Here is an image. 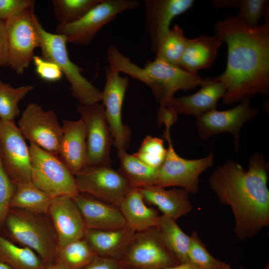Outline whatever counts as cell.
I'll list each match as a JSON object with an SVG mask.
<instances>
[{"label": "cell", "mask_w": 269, "mask_h": 269, "mask_svg": "<svg viewBox=\"0 0 269 269\" xmlns=\"http://www.w3.org/2000/svg\"><path fill=\"white\" fill-rule=\"evenodd\" d=\"M214 28L228 48L226 68L213 78L225 86L223 103L230 105L257 95H268L269 16L264 23L253 27L238 14L230 15L217 22Z\"/></svg>", "instance_id": "1"}, {"label": "cell", "mask_w": 269, "mask_h": 269, "mask_svg": "<svg viewBox=\"0 0 269 269\" xmlns=\"http://www.w3.org/2000/svg\"><path fill=\"white\" fill-rule=\"evenodd\" d=\"M269 162L263 154H253L245 169L232 160L226 161L211 173V189L223 205L230 207L234 232L240 240L255 236L269 226Z\"/></svg>", "instance_id": "2"}, {"label": "cell", "mask_w": 269, "mask_h": 269, "mask_svg": "<svg viewBox=\"0 0 269 269\" xmlns=\"http://www.w3.org/2000/svg\"><path fill=\"white\" fill-rule=\"evenodd\" d=\"M106 55L109 65L148 87L159 106H168L177 91L194 89L204 80L197 74L157 58L147 61L143 67H140L113 44L108 46Z\"/></svg>", "instance_id": "3"}, {"label": "cell", "mask_w": 269, "mask_h": 269, "mask_svg": "<svg viewBox=\"0 0 269 269\" xmlns=\"http://www.w3.org/2000/svg\"><path fill=\"white\" fill-rule=\"evenodd\" d=\"M3 227L9 238L7 239L30 248L46 265L55 263L59 245L55 230L47 214L10 208Z\"/></svg>", "instance_id": "4"}, {"label": "cell", "mask_w": 269, "mask_h": 269, "mask_svg": "<svg viewBox=\"0 0 269 269\" xmlns=\"http://www.w3.org/2000/svg\"><path fill=\"white\" fill-rule=\"evenodd\" d=\"M37 26L40 37L41 57L57 65L70 84L73 97L82 105H91L101 101L102 92L81 74L83 69L70 60L65 36L46 31L39 20Z\"/></svg>", "instance_id": "5"}, {"label": "cell", "mask_w": 269, "mask_h": 269, "mask_svg": "<svg viewBox=\"0 0 269 269\" xmlns=\"http://www.w3.org/2000/svg\"><path fill=\"white\" fill-rule=\"evenodd\" d=\"M31 180L37 188L52 198L74 197L79 192L74 175L59 156L30 143Z\"/></svg>", "instance_id": "6"}, {"label": "cell", "mask_w": 269, "mask_h": 269, "mask_svg": "<svg viewBox=\"0 0 269 269\" xmlns=\"http://www.w3.org/2000/svg\"><path fill=\"white\" fill-rule=\"evenodd\" d=\"M137 0H101L79 19L72 23L58 24L56 33L64 35L67 42L87 45L106 24L123 11L140 5Z\"/></svg>", "instance_id": "7"}, {"label": "cell", "mask_w": 269, "mask_h": 269, "mask_svg": "<svg viewBox=\"0 0 269 269\" xmlns=\"http://www.w3.org/2000/svg\"><path fill=\"white\" fill-rule=\"evenodd\" d=\"M168 147L164 162L158 168L154 185L165 188L179 186L189 193L195 194L199 189V176L214 163V154L195 159H188L179 156L171 141L170 130H165L163 135Z\"/></svg>", "instance_id": "8"}, {"label": "cell", "mask_w": 269, "mask_h": 269, "mask_svg": "<svg viewBox=\"0 0 269 269\" xmlns=\"http://www.w3.org/2000/svg\"><path fill=\"white\" fill-rule=\"evenodd\" d=\"M38 20L32 7L5 21L9 66L19 74L28 67L34 49L39 47Z\"/></svg>", "instance_id": "9"}, {"label": "cell", "mask_w": 269, "mask_h": 269, "mask_svg": "<svg viewBox=\"0 0 269 269\" xmlns=\"http://www.w3.org/2000/svg\"><path fill=\"white\" fill-rule=\"evenodd\" d=\"M74 176L79 192L118 207L134 188L118 170L108 165L86 166Z\"/></svg>", "instance_id": "10"}, {"label": "cell", "mask_w": 269, "mask_h": 269, "mask_svg": "<svg viewBox=\"0 0 269 269\" xmlns=\"http://www.w3.org/2000/svg\"><path fill=\"white\" fill-rule=\"evenodd\" d=\"M17 127L30 143L59 156L63 128L53 110L45 111L39 105L30 103L22 112Z\"/></svg>", "instance_id": "11"}, {"label": "cell", "mask_w": 269, "mask_h": 269, "mask_svg": "<svg viewBox=\"0 0 269 269\" xmlns=\"http://www.w3.org/2000/svg\"><path fill=\"white\" fill-rule=\"evenodd\" d=\"M106 83L102 92V105L113 137V144L117 150H126L131 139V130L123 123L122 111L129 80L109 65L105 68Z\"/></svg>", "instance_id": "12"}, {"label": "cell", "mask_w": 269, "mask_h": 269, "mask_svg": "<svg viewBox=\"0 0 269 269\" xmlns=\"http://www.w3.org/2000/svg\"><path fill=\"white\" fill-rule=\"evenodd\" d=\"M120 260L131 269H160L180 264L162 243L154 228L135 232Z\"/></svg>", "instance_id": "13"}, {"label": "cell", "mask_w": 269, "mask_h": 269, "mask_svg": "<svg viewBox=\"0 0 269 269\" xmlns=\"http://www.w3.org/2000/svg\"><path fill=\"white\" fill-rule=\"evenodd\" d=\"M14 122L0 120V159L13 183L31 182L29 147Z\"/></svg>", "instance_id": "14"}, {"label": "cell", "mask_w": 269, "mask_h": 269, "mask_svg": "<svg viewBox=\"0 0 269 269\" xmlns=\"http://www.w3.org/2000/svg\"><path fill=\"white\" fill-rule=\"evenodd\" d=\"M77 109L86 128V166L110 165L113 137L106 119L103 105L100 103L89 105H80Z\"/></svg>", "instance_id": "15"}, {"label": "cell", "mask_w": 269, "mask_h": 269, "mask_svg": "<svg viewBox=\"0 0 269 269\" xmlns=\"http://www.w3.org/2000/svg\"><path fill=\"white\" fill-rule=\"evenodd\" d=\"M259 113L258 109L251 106L248 98L232 109L209 112L196 119L195 125L198 135L205 139L218 134L229 133L233 136L234 147L238 151L241 128L245 123L254 119Z\"/></svg>", "instance_id": "16"}, {"label": "cell", "mask_w": 269, "mask_h": 269, "mask_svg": "<svg viewBox=\"0 0 269 269\" xmlns=\"http://www.w3.org/2000/svg\"><path fill=\"white\" fill-rule=\"evenodd\" d=\"M145 28L150 48L156 53L160 43L169 30L172 19L192 7L193 0H143Z\"/></svg>", "instance_id": "17"}, {"label": "cell", "mask_w": 269, "mask_h": 269, "mask_svg": "<svg viewBox=\"0 0 269 269\" xmlns=\"http://www.w3.org/2000/svg\"><path fill=\"white\" fill-rule=\"evenodd\" d=\"M47 215L55 230L59 247L84 238L85 222L72 197L53 198Z\"/></svg>", "instance_id": "18"}, {"label": "cell", "mask_w": 269, "mask_h": 269, "mask_svg": "<svg viewBox=\"0 0 269 269\" xmlns=\"http://www.w3.org/2000/svg\"><path fill=\"white\" fill-rule=\"evenodd\" d=\"M73 198L82 214L86 229L113 230L127 225L117 206L80 192Z\"/></svg>", "instance_id": "19"}, {"label": "cell", "mask_w": 269, "mask_h": 269, "mask_svg": "<svg viewBox=\"0 0 269 269\" xmlns=\"http://www.w3.org/2000/svg\"><path fill=\"white\" fill-rule=\"evenodd\" d=\"M200 89L195 93L180 97H173L168 106L177 114L190 115L198 118L216 110L219 100L225 91V85L213 78H205Z\"/></svg>", "instance_id": "20"}, {"label": "cell", "mask_w": 269, "mask_h": 269, "mask_svg": "<svg viewBox=\"0 0 269 269\" xmlns=\"http://www.w3.org/2000/svg\"><path fill=\"white\" fill-rule=\"evenodd\" d=\"M63 135L59 156L74 175L87 164V149L85 124L77 121L64 120Z\"/></svg>", "instance_id": "21"}, {"label": "cell", "mask_w": 269, "mask_h": 269, "mask_svg": "<svg viewBox=\"0 0 269 269\" xmlns=\"http://www.w3.org/2000/svg\"><path fill=\"white\" fill-rule=\"evenodd\" d=\"M144 201L157 207L163 213L175 221L189 213L193 206L189 200V193L182 189L166 190L156 185L136 188Z\"/></svg>", "instance_id": "22"}, {"label": "cell", "mask_w": 269, "mask_h": 269, "mask_svg": "<svg viewBox=\"0 0 269 269\" xmlns=\"http://www.w3.org/2000/svg\"><path fill=\"white\" fill-rule=\"evenodd\" d=\"M135 231L129 226L117 229H86L84 238L97 256L120 260Z\"/></svg>", "instance_id": "23"}, {"label": "cell", "mask_w": 269, "mask_h": 269, "mask_svg": "<svg viewBox=\"0 0 269 269\" xmlns=\"http://www.w3.org/2000/svg\"><path fill=\"white\" fill-rule=\"evenodd\" d=\"M223 43V39L216 34H202L195 38H187L179 67L194 74L202 69L210 68Z\"/></svg>", "instance_id": "24"}, {"label": "cell", "mask_w": 269, "mask_h": 269, "mask_svg": "<svg viewBox=\"0 0 269 269\" xmlns=\"http://www.w3.org/2000/svg\"><path fill=\"white\" fill-rule=\"evenodd\" d=\"M144 201L138 189L133 188L119 207L127 225L136 232L155 228L160 216L155 210L147 206Z\"/></svg>", "instance_id": "25"}, {"label": "cell", "mask_w": 269, "mask_h": 269, "mask_svg": "<svg viewBox=\"0 0 269 269\" xmlns=\"http://www.w3.org/2000/svg\"><path fill=\"white\" fill-rule=\"evenodd\" d=\"M154 228L162 243L179 264L189 262L190 236L183 232L176 221L162 215Z\"/></svg>", "instance_id": "26"}, {"label": "cell", "mask_w": 269, "mask_h": 269, "mask_svg": "<svg viewBox=\"0 0 269 269\" xmlns=\"http://www.w3.org/2000/svg\"><path fill=\"white\" fill-rule=\"evenodd\" d=\"M0 262L12 269H44L46 266L33 250L14 243L0 234Z\"/></svg>", "instance_id": "27"}, {"label": "cell", "mask_w": 269, "mask_h": 269, "mask_svg": "<svg viewBox=\"0 0 269 269\" xmlns=\"http://www.w3.org/2000/svg\"><path fill=\"white\" fill-rule=\"evenodd\" d=\"M119 171L134 188L154 185L158 169L151 167L126 150H117Z\"/></svg>", "instance_id": "28"}, {"label": "cell", "mask_w": 269, "mask_h": 269, "mask_svg": "<svg viewBox=\"0 0 269 269\" xmlns=\"http://www.w3.org/2000/svg\"><path fill=\"white\" fill-rule=\"evenodd\" d=\"M16 190L9 207L32 213L47 214L52 198L35 186L32 182L16 184Z\"/></svg>", "instance_id": "29"}, {"label": "cell", "mask_w": 269, "mask_h": 269, "mask_svg": "<svg viewBox=\"0 0 269 269\" xmlns=\"http://www.w3.org/2000/svg\"><path fill=\"white\" fill-rule=\"evenodd\" d=\"M96 256L83 238L59 247L55 263L65 269H83Z\"/></svg>", "instance_id": "30"}, {"label": "cell", "mask_w": 269, "mask_h": 269, "mask_svg": "<svg viewBox=\"0 0 269 269\" xmlns=\"http://www.w3.org/2000/svg\"><path fill=\"white\" fill-rule=\"evenodd\" d=\"M187 40L183 29L179 25L175 24L162 39L155 53V58L179 66Z\"/></svg>", "instance_id": "31"}, {"label": "cell", "mask_w": 269, "mask_h": 269, "mask_svg": "<svg viewBox=\"0 0 269 269\" xmlns=\"http://www.w3.org/2000/svg\"><path fill=\"white\" fill-rule=\"evenodd\" d=\"M33 88L27 85L15 88L0 81V120L14 122L20 114L18 102Z\"/></svg>", "instance_id": "32"}, {"label": "cell", "mask_w": 269, "mask_h": 269, "mask_svg": "<svg viewBox=\"0 0 269 269\" xmlns=\"http://www.w3.org/2000/svg\"><path fill=\"white\" fill-rule=\"evenodd\" d=\"M101 0H54L53 10L60 24L74 22L84 15Z\"/></svg>", "instance_id": "33"}, {"label": "cell", "mask_w": 269, "mask_h": 269, "mask_svg": "<svg viewBox=\"0 0 269 269\" xmlns=\"http://www.w3.org/2000/svg\"><path fill=\"white\" fill-rule=\"evenodd\" d=\"M188 257L190 262L202 269H231L229 264L211 255L196 231L190 236Z\"/></svg>", "instance_id": "34"}, {"label": "cell", "mask_w": 269, "mask_h": 269, "mask_svg": "<svg viewBox=\"0 0 269 269\" xmlns=\"http://www.w3.org/2000/svg\"><path fill=\"white\" fill-rule=\"evenodd\" d=\"M167 149L162 139L147 135L133 155L147 165L158 169L164 162Z\"/></svg>", "instance_id": "35"}, {"label": "cell", "mask_w": 269, "mask_h": 269, "mask_svg": "<svg viewBox=\"0 0 269 269\" xmlns=\"http://www.w3.org/2000/svg\"><path fill=\"white\" fill-rule=\"evenodd\" d=\"M268 0H239L238 15L249 25L256 26L262 16H269Z\"/></svg>", "instance_id": "36"}, {"label": "cell", "mask_w": 269, "mask_h": 269, "mask_svg": "<svg viewBox=\"0 0 269 269\" xmlns=\"http://www.w3.org/2000/svg\"><path fill=\"white\" fill-rule=\"evenodd\" d=\"M16 190V185L5 171L0 159V232L9 209V204Z\"/></svg>", "instance_id": "37"}, {"label": "cell", "mask_w": 269, "mask_h": 269, "mask_svg": "<svg viewBox=\"0 0 269 269\" xmlns=\"http://www.w3.org/2000/svg\"><path fill=\"white\" fill-rule=\"evenodd\" d=\"M32 61L37 75L42 79L48 82H55L62 78L63 74L54 62L39 56H34Z\"/></svg>", "instance_id": "38"}, {"label": "cell", "mask_w": 269, "mask_h": 269, "mask_svg": "<svg viewBox=\"0 0 269 269\" xmlns=\"http://www.w3.org/2000/svg\"><path fill=\"white\" fill-rule=\"evenodd\" d=\"M32 0H0V20L6 21L23 11L34 7Z\"/></svg>", "instance_id": "39"}, {"label": "cell", "mask_w": 269, "mask_h": 269, "mask_svg": "<svg viewBox=\"0 0 269 269\" xmlns=\"http://www.w3.org/2000/svg\"><path fill=\"white\" fill-rule=\"evenodd\" d=\"M83 269H131L121 260L97 256Z\"/></svg>", "instance_id": "40"}, {"label": "cell", "mask_w": 269, "mask_h": 269, "mask_svg": "<svg viewBox=\"0 0 269 269\" xmlns=\"http://www.w3.org/2000/svg\"><path fill=\"white\" fill-rule=\"evenodd\" d=\"M157 118L159 126L164 124L165 129L170 130L171 126L177 121V114L169 106H159Z\"/></svg>", "instance_id": "41"}, {"label": "cell", "mask_w": 269, "mask_h": 269, "mask_svg": "<svg viewBox=\"0 0 269 269\" xmlns=\"http://www.w3.org/2000/svg\"><path fill=\"white\" fill-rule=\"evenodd\" d=\"M9 66L7 34L5 21L0 20V67Z\"/></svg>", "instance_id": "42"}, {"label": "cell", "mask_w": 269, "mask_h": 269, "mask_svg": "<svg viewBox=\"0 0 269 269\" xmlns=\"http://www.w3.org/2000/svg\"><path fill=\"white\" fill-rule=\"evenodd\" d=\"M211 3L216 8H235L238 7L239 0H214Z\"/></svg>", "instance_id": "43"}, {"label": "cell", "mask_w": 269, "mask_h": 269, "mask_svg": "<svg viewBox=\"0 0 269 269\" xmlns=\"http://www.w3.org/2000/svg\"><path fill=\"white\" fill-rule=\"evenodd\" d=\"M160 269H202L196 265H194L191 262H188L186 263L180 264L177 265L169 267Z\"/></svg>", "instance_id": "44"}, {"label": "cell", "mask_w": 269, "mask_h": 269, "mask_svg": "<svg viewBox=\"0 0 269 269\" xmlns=\"http://www.w3.org/2000/svg\"><path fill=\"white\" fill-rule=\"evenodd\" d=\"M44 269H65L57 263L46 265Z\"/></svg>", "instance_id": "45"}, {"label": "cell", "mask_w": 269, "mask_h": 269, "mask_svg": "<svg viewBox=\"0 0 269 269\" xmlns=\"http://www.w3.org/2000/svg\"><path fill=\"white\" fill-rule=\"evenodd\" d=\"M0 269H12L6 265L0 262Z\"/></svg>", "instance_id": "46"}, {"label": "cell", "mask_w": 269, "mask_h": 269, "mask_svg": "<svg viewBox=\"0 0 269 269\" xmlns=\"http://www.w3.org/2000/svg\"><path fill=\"white\" fill-rule=\"evenodd\" d=\"M240 269H244V268L243 267H240ZM265 269H269V264H268V265L266 267Z\"/></svg>", "instance_id": "47"}]
</instances>
